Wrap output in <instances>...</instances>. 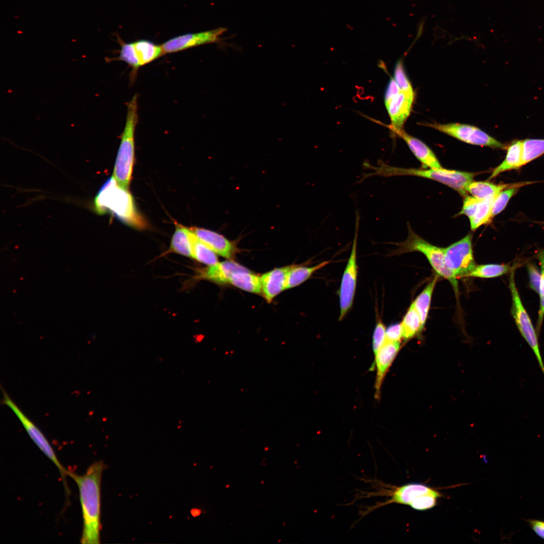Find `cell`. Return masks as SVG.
Returning <instances> with one entry per match:
<instances>
[{"label": "cell", "instance_id": "1", "mask_svg": "<svg viewBox=\"0 0 544 544\" xmlns=\"http://www.w3.org/2000/svg\"><path fill=\"white\" fill-rule=\"evenodd\" d=\"M105 468L104 463L99 461L92 464L82 475L69 471L68 475L79 489L83 521L81 543L100 542L101 483Z\"/></svg>", "mask_w": 544, "mask_h": 544}, {"label": "cell", "instance_id": "2", "mask_svg": "<svg viewBox=\"0 0 544 544\" xmlns=\"http://www.w3.org/2000/svg\"><path fill=\"white\" fill-rule=\"evenodd\" d=\"M97 213H110L121 221L133 228L145 229L147 224L138 212L132 195L128 189L119 186L113 176L102 186L94 200Z\"/></svg>", "mask_w": 544, "mask_h": 544}, {"label": "cell", "instance_id": "3", "mask_svg": "<svg viewBox=\"0 0 544 544\" xmlns=\"http://www.w3.org/2000/svg\"><path fill=\"white\" fill-rule=\"evenodd\" d=\"M377 166H373L368 162H364L363 166L374 171L362 174L359 183L367 178L373 176L388 177L390 176L411 175L426 178L444 184L457 191L463 196L467 195L465 190L466 185L473 181L474 173L449 170L443 168L439 169H419L404 168L390 166L382 160L377 161Z\"/></svg>", "mask_w": 544, "mask_h": 544}, {"label": "cell", "instance_id": "4", "mask_svg": "<svg viewBox=\"0 0 544 544\" xmlns=\"http://www.w3.org/2000/svg\"><path fill=\"white\" fill-rule=\"evenodd\" d=\"M138 96L128 103L125 126L114 164L113 177L120 187L128 189L134 157V134L138 121Z\"/></svg>", "mask_w": 544, "mask_h": 544}, {"label": "cell", "instance_id": "5", "mask_svg": "<svg viewBox=\"0 0 544 544\" xmlns=\"http://www.w3.org/2000/svg\"><path fill=\"white\" fill-rule=\"evenodd\" d=\"M408 236L402 242L394 243L398 248L393 254H400L409 252L418 251L423 253L438 276L449 281L455 292H458V285L455 278L447 267L445 261L444 248L430 243L416 233L408 225Z\"/></svg>", "mask_w": 544, "mask_h": 544}, {"label": "cell", "instance_id": "6", "mask_svg": "<svg viewBox=\"0 0 544 544\" xmlns=\"http://www.w3.org/2000/svg\"><path fill=\"white\" fill-rule=\"evenodd\" d=\"M515 269L509 274V288L511 296V314L521 336L533 352L544 375V364L541 356L538 334L522 302L515 280Z\"/></svg>", "mask_w": 544, "mask_h": 544}, {"label": "cell", "instance_id": "7", "mask_svg": "<svg viewBox=\"0 0 544 544\" xmlns=\"http://www.w3.org/2000/svg\"><path fill=\"white\" fill-rule=\"evenodd\" d=\"M360 216L356 211L355 231L350 255L344 270L338 290L340 313L339 321L343 320L351 308L355 297L358 276L357 263V240Z\"/></svg>", "mask_w": 544, "mask_h": 544}, {"label": "cell", "instance_id": "8", "mask_svg": "<svg viewBox=\"0 0 544 544\" xmlns=\"http://www.w3.org/2000/svg\"><path fill=\"white\" fill-rule=\"evenodd\" d=\"M427 125L464 143L495 149H506L507 146L480 128L460 123H428Z\"/></svg>", "mask_w": 544, "mask_h": 544}, {"label": "cell", "instance_id": "9", "mask_svg": "<svg viewBox=\"0 0 544 544\" xmlns=\"http://www.w3.org/2000/svg\"><path fill=\"white\" fill-rule=\"evenodd\" d=\"M444 250L446 265L455 278L466 277L476 266L470 234Z\"/></svg>", "mask_w": 544, "mask_h": 544}, {"label": "cell", "instance_id": "10", "mask_svg": "<svg viewBox=\"0 0 544 544\" xmlns=\"http://www.w3.org/2000/svg\"><path fill=\"white\" fill-rule=\"evenodd\" d=\"M3 403L8 406L18 417L28 435L43 453L50 460L59 470L64 482L65 477L68 475L69 470H66L59 462L52 446L44 434L22 412L5 390H3Z\"/></svg>", "mask_w": 544, "mask_h": 544}, {"label": "cell", "instance_id": "11", "mask_svg": "<svg viewBox=\"0 0 544 544\" xmlns=\"http://www.w3.org/2000/svg\"><path fill=\"white\" fill-rule=\"evenodd\" d=\"M121 44L117 59L126 62L135 71L164 54L161 45L147 40Z\"/></svg>", "mask_w": 544, "mask_h": 544}, {"label": "cell", "instance_id": "12", "mask_svg": "<svg viewBox=\"0 0 544 544\" xmlns=\"http://www.w3.org/2000/svg\"><path fill=\"white\" fill-rule=\"evenodd\" d=\"M226 28L215 29L195 33H188L168 40L161 45L164 54L174 53L203 44L218 42Z\"/></svg>", "mask_w": 544, "mask_h": 544}, {"label": "cell", "instance_id": "13", "mask_svg": "<svg viewBox=\"0 0 544 544\" xmlns=\"http://www.w3.org/2000/svg\"><path fill=\"white\" fill-rule=\"evenodd\" d=\"M400 341L385 339L374 356L376 375L375 381V398L379 399L381 389L385 376L400 349Z\"/></svg>", "mask_w": 544, "mask_h": 544}, {"label": "cell", "instance_id": "14", "mask_svg": "<svg viewBox=\"0 0 544 544\" xmlns=\"http://www.w3.org/2000/svg\"><path fill=\"white\" fill-rule=\"evenodd\" d=\"M190 230L207 246L217 254L228 259H232L237 251L235 243L223 235L211 230L193 227Z\"/></svg>", "mask_w": 544, "mask_h": 544}, {"label": "cell", "instance_id": "15", "mask_svg": "<svg viewBox=\"0 0 544 544\" xmlns=\"http://www.w3.org/2000/svg\"><path fill=\"white\" fill-rule=\"evenodd\" d=\"M292 266L273 269L261 277L262 293L268 303H270L276 296L286 289L287 276Z\"/></svg>", "mask_w": 544, "mask_h": 544}, {"label": "cell", "instance_id": "16", "mask_svg": "<svg viewBox=\"0 0 544 544\" xmlns=\"http://www.w3.org/2000/svg\"><path fill=\"white\" fill-rule=\"evenodd\" d=\"M249 270L242 265L232 261L218 262L200 270L197 278L209 280L220 284L229 283L232 276L238 272Z\"/></svg>", "mask_w": 544, "mask_h": 544}, {"label": "cell", "instance_id": "17", "mask_svg": "<svg viewBox=\"0 0 544 544\" xmlns=\"http://www.w3.org/2000/svg\"><path fill=\"white\" fill-rule=\"evenodd\" d=\"M413 102V101L400 91L385 105L392 129L395 133L402 129V126L411 113Z\"/></svg>", "mask_w": 544, "mask_h": 544}, {"label": "cell", "instance_id": "18", "mask_svg": "<svg viewBox=\"0 0 544 544\" xmlns=\"http://www.w3.org/2000/svg\"><path fill=\"white\" fill-rule=\"evenodd\" d=\"M406 143L411 151L423 166L433 169L442 168L432 150L420 140L401 129L395 132Z\"/></svg>", "mask_w": 544, "mask_h": 544}, {"label": "cell", "instance_id": "19", "mask_svg": "<svg viewBox=\"0 0 544 544\" xmlns=\"http://www.w3.org/2000/svg\"><path fill=\"white\" fill-rule=\"evenodd\" d=\"M535 182H520L512 183L496 184L488 181H474L469 182L465 187L467 193L478 199L483 200L495 197L502 190L514 186L522 187Z\"/></svg>", "mask_w": 544, "mask_h": 544}, {"label": "cell", "instance_id": "20", "mask_svg": "<svg viewBox=\"0 0 544 544\" xmlns=\"http://www.w3.org/2000/svg\"><path fill=\"white\" fill-rule=\"evenodd\" d=\"M522 166V140L513 141L507 147V153L503 162L495 168L489 179H492L502 172L517 170Z\"/></svg>", "mask_w": 544, "mask_h": 544}, {"label": "cell", "instance_id": "21", "mask_svg": "<svg viewBox=\"0 0 544 544\" xmlns=\"http://www.w3.org/2000/svg\"><path fill=\"white\" fill-rule=\"evenodd\" d=\"M519 266L517 264L511 265L510 263H490L476 265L466 277L494 278L509 274Z\"/></svg>", "mask_w": 544, "mask_h": 544}, {"label": "cell", "instance_id": "22", "mask_svg": "<svg viewBox=\"0 0 544 544\" xmlns=\"http://www.w3.org/2000/svg\"><path fill=\"white\" fill-rule=\"evenodd\" d=\"M329 263V261H324L313 266L293 265L287 276L286 289L300 285L307 280L313 273Z\"/></svg>", "mask_w": 544, "mask_h": 544}, {"label": "cell", "instance_id": "23", "mask_svg": "<svg viewBox=\"0 0 544 544\" xmlns=\"http://www.w3.org/2000/svg\"><path fill=\"white\" fill-rule=\"evenodd\" d=\"M189 232V228L177 224L168 252L192 257Z\"/></svg>", "mask_w": 544, "mask_h": 544}, {"label": "cell", "instance_id": "24", "mask_svg": "<svg viewBox=\"0 0 544 544\" xmlns=\"http://www.w3.org/2000/svg\"><path fill=\"white\" fill-rule=\"evenodd\" d=\"M189 236L192 258L209 265H214L218 262L216 253L202 242L190 229Z\"/></svg>", "mask_w": 544, "mask_h": 544}, {"label": "cell", "instance_id": "25", "mask_svg": "<svg viewBox=\"0 0 544 544\" xmlns=\"http://www.w3.org/2000/svg\"><path fill=\"white\" fill-rule=\"evenodd\" d=\"M229 283L243 290L255 293H262L261 277L252 274L250 271L234 274Z\"/></svg>", "mask_w": 544, "mask_h": 544}, {"label": "cell", "instance_id": "26", "mask_svg": "<svg viewBox=\"0 0 544 544\" xmlns=\"http://www.w3.org/2000/svg\"><path fill=\"white\" fill-rule=\"evenodd\" d=\"M438 276V275H436L433 278L413 302L420 316L423 329L428 317L431 298L437 281Z\"/></svg>", "mask_w": 544, "mask_h": 544}, {"label": "cell", "instance_id": "27", "mask_svg": "<svg viewBox=\"0 0 544 544\" xmlns=\"http://www.w3.org/2000/svg\"><path fill=\"white\" fill-rule=\"evenodd\" d=\"M402 338L407 340L422 330L420 316L413 303L409 308L400 323Z\"/></svg>", "mask_w": 544, "mask_h": 544}, {"label": "cell", "instance_id": "28", "mask_svg": "<svg viewBox=\"0 0 544 544\" xmlns=\"http://www.w3.org/2000/svg\"><path fill=\"white\" fill-rule=\"evenodd\" d=\"M495 197L479 200L473 215L469 219L472 231L492 220V207Z\"/></svg>", "mask_w": 544, "mask_h": 544}, {"label": "cell", "instance_id": "29", "mask_svg": "<svg viewBox=\"0 0 544 544\" xmlns=\"http://www.w3.org/2000/svg\"><path fill=\"white\" fill-rule=\"evenodd\" d=\"M544 154V139H526L522 140V166Z\"/></svg>", "mask_w": 544, "mask_h": 544}, {"label": "cell", "instance_id": "30", "mask_svg": "<svg viewBox=\"0 0 544 544\" xmlns=\"http://www.w3.org/2000/svg\"><path fill=\"white\" fill-rule=\"evenodd\" d=\"M540 267V280L538 294L539 306L536 324V332L539 335L544 318V248L538 250L535 254Z\"/></svg>", "mask_w": 544, "mask_h": 544}, {"label": "cell", "instance_id": "31", "mask_svg": "<svg viewBox=\"0 0 544 544\" xmlns=\"http://www.w3.org/2000/svg\"><path fill=\"white\" fill-rule=\"evenodd\" d=\"M394 79L400 91L409 99L414 101L415 94L411 84L404 72L402 61L396 63L394 71Z\"/></svg>", "mask_w": 544, "mask_h": 544}, {"label": "cell", "instance_id": "32", "mask_svg": "<svg viewBox=\"0 0 544 544\" xmlns=\"http://www.w3.org/2000/svg\"><path fill=\"white\" fill-rule=\"evenodd\" d=\"M521 187L522 186L518 185L507 188L496 196L492 207V219L505 208L510 198L518 192Z\"/></svg>", "mask_w": 544, "mask_h": 544}, {"label": "cell", "instance_id": "33", "mask_svg": "<svg viewBox=\"0 0 544 544\" xmlns=\"http://www.w3.org/2000/svg\"><path fill=\"white\" fill-rule=\"evenodd\" d=\"M441 496L442 494L434 489L416 498L412 502L410 506L417 510H428L436 505L438 498Z\"/></svg>", "mask_w": 544, "mask_h": 544}, {"label": "cell", "instance_id": "34", "mask_svg": "<svg viewBox=\"0 0 544 544\" xmlns=\"http://www.w3.org/2000/svg\"><path fill=\"white\" fill-rule=\"evenodd\" d=\"M386 329L381 320L378 319L372 336V349L374 356L385 341Z\"/></svg>", "mask_w": 544, "mask_h": 544}, {"label": "cell", "instance_id": "35", "mask_svg": "<svg viewBox=\"0 0 544 544\" xmlns=\"http://www.w3.org/2000/svg\"><path fill=\"white\" fill-rule=\"evenodd\" d=\"M526 266L529 278V287L532 290L538 294L540 271L537 266L533 263L528 262L527 263Z\"/></svg>", "mask_w": 544, "mask_h": 544}, {"label": "cell", "instance_id": "36", "mask_svg": "<svg viewBox=\"0 0 544 544\" xmlns=\"http://www.w3.org/2000/svg\"><path fill=\"white\" fill-rule=\"evenodd\" d=\"M479 201V199L471 195L465 196L459 214L464 215L470 219L473 215Z\"/></svg>", "mask_w": 544, "mask_h": 544}, {"label": "cell", "instance_id": "37", "mask_svg": "<svg viewBox=\"0 0 544 544\" xmlns=\"http://www.w3.org/2000/svg\"><path fill=\"white\" fill-rule=\"evenodd\" d=\"M402 338V331L400 323H395L388 326L386 329L385 339L391 341H400Z\"/></svg>", "mask_w": 544, "mask_h": 544}, {"label": "cell", "instance_id": "38", "mask_svg": "<svg viewBox=\"0 0 544 544\" xmlns=\"http://www.w3.org/2000/svg\"><path fill=\"white\" fill-rule=\"evenodd\" d=\"M400 92L399 87L395 81L394 78L390 80L384 95L385 105H387L390 100Z\"/></svg>", "mask_w": 544, "mask_h": 544}, {"label": "cell", "instance_id": "39", "mask_svg": "<svg viewBox=\"0 0 544 544\" xmlns=\"http://www.w3.org/2000/svg\"><path fill=\"white\" fill-rule=\"evenodd\" d=\"M526 521L533 531L544 539V521L533 519Z\"/></svg>", "mask_w": 544, "mask_h": 544}, {"label": "cell", "instance_id": "40", "mask_svg": "<svg viewBox=\"0 0 544 544\" xmlns=\"http://www.w3.org/2000/svg\"><path fill=\"white\" fill-rule=\"evenodd\" d=\"M536 223H538V224H542V225H544V222H536Z\"/></svg>", "mask_w": 544, "mask_h": 544}]
</instances>
